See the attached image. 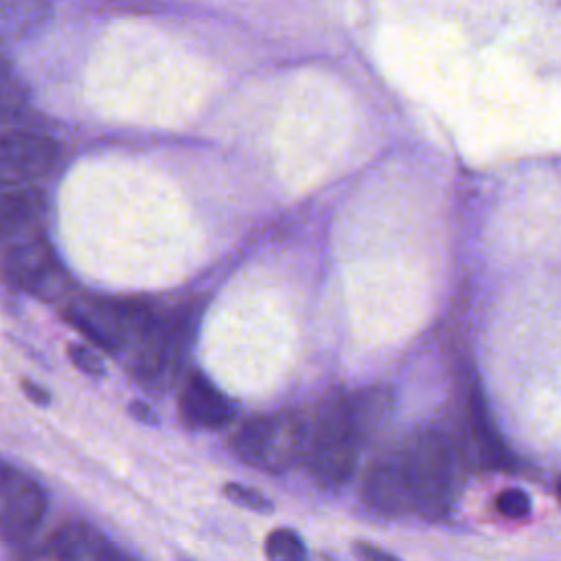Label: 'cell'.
Returning a JSON list of instances; mask_svg holds the SVG:
<instances>
[{"instance_id": "6da1fadb", "label": "cell", "mask_w": 561, "mask_h": 561, "mask_svg": "<svg viewBox=\"0 0 561 561\" xmlns=\"http://www.w3.org/2000/svg\"><path fill=\"white\" fill-rule=\"evenodd\" d=\"M366 438L353 399L344 394L329 397L316 414L307 447L316 480L324 486L344 484L355 471L357 454Z\"/></svg>"}, {"instance_id": "7a4b0ae2", "label": "cell", "mask_w": 561, "mask_h": 561, "mask_svg": "<svg viewBox=\"0 0 561 561\" xmlns=\"http://www.w3.org/2000/svg\"><path fill=\"white\" fill-rule=\"evenodd\" d=\"M397 456L412 511L427 517L445 515L454 486V451L449 440L436 430H423L414 434Z\"/></svg>"}, {"instance_id": "3957f363", "label": "cell", "mask_w": 561, "mask_h": 561, "mask_svg": "<svg viewBox=\"0 0 561 561\" xmlns=\"http://www.w3.org/2000/svg\"><path fill=\"white\" fill-rule=\"evenodd\" d=\"M302 447V427L291 414H272L248 421L234 436V454L259 469L283 471L294 465Z\"/></svg>"}, {"instance_id": "277c9868", "label": "cell", "mask_w": 561, "mask_h": 561, "mask_svg": "<svg viewBox=\"0 0 561 561\" xmlns=\"http://www.w3.org/2000/svg\"><path fill=\"white\" fill-rule=\"evenodd\" d=\"M0 276L9 287L44 300L57 298L66 285V274L55 250L39 234L20 239L4 248Z\"/></svg>"}, {"instance_id": "5b68a950", "label": "cell", "mask_w": 561, "mask_h": 561, "mask_svg": "<svg viewBox=\"0 0 561 561\" xmlns=\"http://www.w3.org/2000/svg\"><path fill=\"white\" fill-rule=\"evenodd\" d=\"M59 160V147L33 127L20 125V118L0 121V180L28 182L44 178Z\"/></svg>"}, {"instance_id": "8992f818", "label": "cell", "mask_w": 561, "mask_h": 561, "mask_svg": "<svg viewBox=\"0 0 561 561\" xmlns=\"http://www.w3.org/2000/svg\"><path fill=\"white\" fill-rule=\"evenodd\" d=\"M46 511V495L22 471L0 462V535L20 539L28 535Z\"/></svg>"}, {"instance_id": "52a82bcc", "label": "cell", "mask_w": 561, "mask_h": 561, "mask_svg": "<svg viewBox=\"0 0 561 561\" xmlns=\"http://www.w3.org/2000/svg\"><path fill=\"white\" fill-rule=\"evenodd\" d=\"M46 202L42 191L0 180V243H15L20 239L37 234L35 228L42 221Z\"/></svg>"}, {"instance_id": "ba28073f", "label": "cell", "mask_w": 561, "mask_h": 561, "mask_svg": "<svg viewBox=\"0 0 561 561\" xmlns=\"http://www.w3.org/2000/svg\"><path fill=\"white\" fill-rule=\"evenodd\" d=\"M180 414L186 425L202 430H219L224 427L232 414V401L204 375L195 373L186 379L180 394Z\"/></svg>"}, {"instance_id": "9c48e42d", "label": "cell", "mask_w": 561, "mask_h": 561, "mask_svg": "<svg viewBox=\"0 0 561 561\" xmlns=\"http://www.w3.org/2000/svg\"><path fill=\"white\" fill-rule=\"evenodd\" d=\"M364 500L373 511H379L383 515H399L412 511L397 451L383 456L373 465L364 482Z\"/></svg>"}, {"instance_id": "30bf717a", "label": "cell", "mask_w": 561, "mask_h": 561, "mask_svg": "<svg viewBox=\"0 0 561 561\" xmlns=\"http://www.w3.org/2000/svg\"><path fill=\"white\" fill-rule=\"evenodd\" d=\"M467 427H469V438L478 460L491 469L506 467L508 454L493 427L484 397L480 394L478 388H473L467 399Z\"/></svg>"}, {"instance_id": "8fae6325", "label": "cell", "mask_w": 561, "mask_h": 561, "mask_svg": "<svg viewBox=\"0 0 561 561\" xmlns=\"http://www.w3.org/2000/svg\"><path fill=\"white\" fill-rule=\"evenodd\" d=\"M103 543L105 539L90 524L68 522L48 537L46 552L55 561H92Z\"/></svg>"}, {"instance_id": "7c38bea8", "label": "cell", "mask_w": 561, "mask_h": 561, "mask_svg": "<svg viewBox=\"0 0 561 561\" xmlns=\"http://www.w3.org/2000/svg\"><path fill=\"white\" fill-rule=\"evenodd\" d=\"M305 543L289 528H276L265 539L267 561H305Z\"/></svg>"}, {"instance_id": "4fadbf2b", "label": "cell", "mask_w": 561, "mask_h": 561, "mask_svg": "<svg viewBox=\"0 0 561 561\" xmlns=\"http://www.w3.org/2000/svg\"><path fill=\"white\" fill-rule=\"evenodd\" d=\"M26 92L7 61L0 64V121L20 118Z\"/></svg>"}, {"instance_id": "5bb4252c", "label": "cell", "mask_w": 561, "mask_h": 561, "mask_svg": "<svg viewBox=\"0 0 561 561\" xmlns=\"http://www.w3.org/2000/svg\"><path fill=\"white\" fill-rule=\"evenodd\" d=\"M495 508L508 519H519L530 513V497L522 489H504L495 497Z\"/></svg>"}, {"instance_id": "9a60e30c", "label": "cell", "mask_w": 561, "mask_h": 561, "mask_svg": "<svg viewBox=\"0 0 561 561\" xmlns=\"http://www.w3.org/2000/svg\"><path fill=\"white\" fill-rule=\"evenodd\" d=\"M224 493L228 495V500H232L234 504L245 506V508H250V511H267V508L272 506L265 495H261L259 491L248 489V486H243V484L230 482V484L224 486Z\"/></svg>"}, {"instance_id": "2e32d148", "label": "cell", "mask_w": 561, "mask_h": 561, "mask_svg": "<svg viewBox=\"0 0 561 561\" xmlns=\"http://www.w3.org/2000/svg\"><path fill=\"white\" fill-rule=\"evenodd\" d=\"M68 357H70V362H72L81 373H85V375L101 377V375L105 373V366H103V362L99 359V355H96L92 348L83 346V344H70V346H68Z\"/></svg>"}, {"instance_id": "e0dca14e", "label": "cell", "mask_w": 561, "mask_h": 561, "mask_svg": "<svg viewBox=\"0 0 561 561\" xmlns=\"http://www.w3.org/2000/svg\"><path fill=\"white\" fill-rule=\"evenodd\" d=\"M355 550H357V559H362V561H399V559L390 557L388 552H383L375 546H368V543H357Z\"/></svg>"}, {"instance_id": "ac0fdd59", "label": "cell", "mask_w": 561, "mask_h": 561, "mask_svg": "<svg viewBox=\"0 0 561 561\" xmlns=\"http://www.w3.org/2000/svg\"><path fill=\"white\" fill-rule=\"evenodd\" d=\"M22 390H24V394H26L31 401H35V403H39V405H46V403L50 401V394H48L42 386L33 383V381H28V379L22 381Z\"/></svg>"}, {"instance_id": "d6986e66", "label": "cell", "mask_w": 561, "mask_h": 561, "mask_svg": "<svg viewBox=\"0 0 561 561\" xmlns=\"http://www.w3.org/2000/svg\"><path fill=\"white\" fill-rule=\"evenodd\" d=\"M92 561H134V559L105 541L103 548L92 557Z\"/></svg>"}, {"instance_id": "ffe728a7", "label": "cell", "mask_w": 561, "mask_h": 561, "mask_svg": "<svg viewBox=\"0 0 561 561\" xmlns=\"http://www.w3.org/2000/svg\"><path fill=\"white\" fill-rule=\"evenodd\" d=\"M129 414L136 419V421H140V423H156V414L151 412V408L147 405V403H142V401H134V403H129Z\"/></svg>"}, {"instance_id": "44dd1931", "label": "cell", "mask_w": 561, "mask_h": 561, "mask_svg": "<svg viewBox=\"0 0 561 561\" xmlns=\"http://www.w3.org/2000/svg\"><path fill=\"white\" fill-rule=\"evenodd\" d=\"M557 493H559V500H561V480H559V484H557Z\"/></svg>"}, {"instance_id": "7402d4cb", "label": "cell", "mask_w": 561, "mask_h": 561, "mask_svg": "<svg viewBox=\"0 0 561 561\" xmlns=\"http://www.w3.org/2000/svg\"><path fill=\"white\" fill-rule=\"evenodd\" d=\"M2 61H7V59H4V57H2V50H0V64H2Z\"/></svg>"}]
</instances>
